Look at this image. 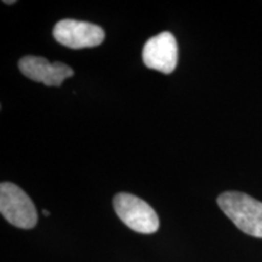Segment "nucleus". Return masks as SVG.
I'll return each instance as SVG.
<instances>
[{"instance_id":"f257e3e1","label":"nucleus","mask_w":262,"mask_h":262,"mask_svg":"<svg viewBox=\"0 0 262 262\" xmlns=\"http://www.w3.org/2000/svg\"><path fill=\"white\" fill-rule=\"evenodd\" d=\"M217 204L242 232L262 238V202L245 193L229 191L219 195Z\"/></svg>"},{"instance_id":"f03ea898","label":"nucleus","mask_w":262,"mask_h":262,"mask_svg":"<svg viewBox=\"0 0 262 262\" xmlns=\"http://www.w3.org/2000/svg\"><path fill=\"white\" fill-rule=\"evenodd\" d=\"M118 217L133 231L143 234L155 233L159 228V217L155 209L131 193H118L113 199Z\"/></svg>"},{"instance_id":"7ed1b4c3","label":"nucleus","mask_w":262,"mask_h":262,"mask_svg":"<svg viewBox=\"0 0 262 262\" xmlns=\"http://www.w3.org/2000/svg\"><path fill=\"white\" fill-rule=\"evenodd\" d=\"M0 212L6 221L22 229H31L38 222L37 209L32 199L11 182L0 185Z\"/></svg>"},{"instance_id":"20e7f679","label":"nucleus","mask_w":262,"mask_h":262,"mask_svg":"<svg viewBox=\"0 0 262 262\" xmlns=\"http://www.w3.org/2000/svg\"><path fill=\"white\" fill-rule=\"evenodd\" d=\"M54 38L71 49L95 48L104 40V31L100 26L77 19H62L54 27Z\"/></svg>"},{"instance_id":"39448f33","label":"nucleus","mask_w":262,"mask_h":262,"mask_svg":"<svg viewBox=\"0 0 262 262\" xmlns=\"http://www.w3.org/2000/svg\"><path fill=\"white\" fill-rule=\"evenodd\" d=\"M143 63L150 70L170 74L175 71L179 61L176 38L170 32H162L147 40L142 51Z\"/></svg>"},{"instance_id":"423d86ee","label":"nucleus","mask_w":262,"mask_h":262,"mask_svg":"<svg viewBox=\"0 0 262 262\" xmlns=\"http://www.w3.org/2000/svg\"><path fill=\"white\" fill-rule=\"evenodd\" d=\"M21 73L29 79L42 83L47 86H60L64 79L74 75L70 66L62 62L51 63L44 57L25 56L18 62Z\"/></svg>"},{"instance_id":"0eeeda50","label":"nucleus","mask_w":262,"mask_h":262,"mask_svg":"<svg viewBox=\"0 0 262 262\" xmlns=\"http://www.w3.org/2000/svg\"><path fill=\"white\" fill-rule=\"evenodd\" d=\"M42 214H44L45 216H49V215H50V211L45 210V209H44V210H42Z\"/></svg>"},{"instance_id":"6e6552de","label":"nucleus","mask_w":262,"mask_h":262,"mask_svg":"<svg viewBox=\"0 0 262 262\" xmlns=\"http://www.w3.org/2000/svg\"><path fill=\"white\" fill-rule=\"evenodd\" d=\"M5 4H15L16 2H14V0H10V2H4Z\"/></svg>"}]
</instances>
